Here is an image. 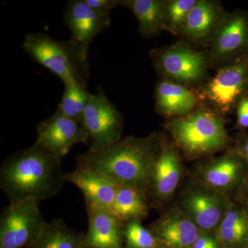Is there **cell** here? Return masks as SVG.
<instances>
[{
  "instance_id": "obj_14",
  "label": "cell",
  "mask_w": 248,
  "mask_h": 248,
  "mask_svg": "<svg viewBox=\"0 0 248 248\" xmlns=\"http://www.w3.org/2000/svg\"><path fill=\"white\" fill-rule=\"evenodd\" d=\"M246 81V69L241 63L219 70L207 85L208 98L223 110L231 107L243 92Z\"/></svg>"
},
{
  "instance_id": "obj_16",
  "label": "cell",
  "mask_w": 248,
  "mask_h": 248,
  "mask_svg": "<svg viewBox=\"0 0 248 248\" xmlns=\"http://www.w3.org/2000/svg\"><path fill=\"white\" fill-rule=\"evenodd\" d=\"M181 172L180 159L176 152L170 148L161 150L147 193L150 192L157 202L169 200L179 184Z\"/></svg>"
},
{
  "instance_id": "obj_21",
  "label": "cell",
  "mask_w": 248,
  "mask_h": 248,
  "mask_svg": "<svg viewBox=\"0 0 248 248\" xmlns=\"http://www.w3.org/2000/svg\"><path fill=\"white\" fill-rule=\"evenodd\" d=\"M85 234L71 229L61 218L46 224L30 248H83Z\"/></svg>"
},
{
  "instance_id": "obj_33",
  "label": "cell",
  "mask_w": 248,
  "mask_h": 248,
  "mask_svg": "<svg viewBox=\"0 0 248 248\" xmlns=\"http://www.w3.org/2000/svg\"><path fill=\"white\" fill-rule=\"evenodd\" d=\"M151 248H161L160 247V245H157V246H154V247H153Z\"/></svg>"
},
{
  "instance_id": "obj_11",
  "label": "cell",
  "mask_w": 248,
  "mask_h": 248,
  "mask_svg": "<svg viewBox=\"0 0 248 248\" xmlns=\"http://www.w3.org/2000/svg\"><path fill=\"white\" fill-rule=\"evenodd\" d=\"M63 179L81 190L85 202L109 210L121 186L102 172L78 167L73 172L63 173Z\"/></svg>"
},
{
  "instance_id": "obj_28",
  "label": "cell",
  "mask_w": 248,
  "mask_h": 248,
  "mask_svg": "<svg viewBox=\"0 0 248 248\" xmlns=\"http://www.w3.org/2000/svg\"><path fill=\"white\" fill-rule=\"evenodd\" d=\"M238 124L242 128L248 127V99H244L240 104L238 109Z\"/></svg>"
},
{
  "instance_id": "obj_1",
  "label": "cell",
  "mask_w": 248,
  "mask_h": 248,
  "mask_svg": "<svg viewBox=\"0 0 248 248\" xmlns=\"http://www.w3.org/2000/svg\"><path fill=\"white\" fill-rule=\"evenodd\" d=\"M160 151L155 135L127 137L100 151L78 155L77 167L102 172L119 185L135 187L146 195Z\"/></svg>"
},
{
  "instance_id": "obj_2",
  "label": "cell",
  "mask_w": 248,
  "mask_h": 248,
  "mask_svg": "<svg viewBox=\"0 0 248 248\" xmlns=\"http://www.w3.org/2000/svg\"><path fill=\"white\" fill-rule=\"evenodd\" d=\"M62 161L34 143L4 160L0 168V187L10 202H41L55 197L65 181Z\"/></svg>"
},
{
  "instance_id": "obj_3",
  "label": "cell",
  "mask_w": 248,
  "mask_h": 248,
  "mask_svg": "<svg viewBox=\"0 0 248 248\" xmlns=\"http://www.w3.org/2000/svg\"><path fill=\"white\" fill-rule=\"evenodd\" d=\"M23 48L34 61L59 77L64 83L86 88L90 77L89 48L70 39L59 41L44 32L29 33Z\"/></svg>"
},
{
  "instance_id": "obj_8",
  "label": "cell",
  "mask_w": 248,
  "mask_h": 248,
  "mask_svg": "<svg viewBox=\"0 0 248 248\" xmlns=\"http://www.w3.org/2000/svg\"><path fill=\"white\" fill-rule=\"evenodd\" d=\"M89 228L83 248H124V223L107 209L85 202Z\"/></svg>"
},
{
  "instance_id": "obj_32",
  "label": "cell",
  "mask_w": 248,
  "mask_h": 248,
  "mask_svg": "<svg viewBox=\"0 0 248 248\" xmlns=\"http://www.w3.org/2000/svg\"><path fill=\"white\" fill-rule=\"evenodd\" d=\"M246 187H247V190L248 191V177L247 178V181H246Z\"/></svg>"
},
{
  "instance_id": "obj_5",
  "label": "cell",
  "mask_w": 248,
  "mask_h": 248,
  "mask_svg": "<svg viewBox=\"0 0 248 248\" xmlns=\"http://www.w3.org/2000/svg\"><path fill=\"white\" fill-rule=\"evenodd\" d=\"M46 223L36 201L10 202L0 217V248H30Z\"/></svg>"
},
{
  "instance_id": "obj_30",
  "label": "cell",
  "mask_w": 248,
  "mask_h": 248,
  "mask_svg": "<svg viewBox=\"0 0 248 248\" xmlns=\"http://www.w3.org/2000/svg\"><path fill=\"white\" fill-rule=\"evenodd\" d=\"M241 158H244V159L248 160V140L246 143L243 145V146L241 147Z\"/></svg>"
},
{
  "instance_id": "obj_31",
  "label": "cell",
  "mask_w": 248,
  "mask_h": 248,
  "mask_svg": "<svg viewBox=\"0 0 248 248\" xmlns=\"http://www.w3.org/2000/svg\"><path fill=\"white\" fill-rule=\"evenodd\" d=\"M246 211L247 212L248 215V200L247 201V202H246Z\"/></svg>"
},
{
  "instance_id": "obj_20",
  "label": "cell",
  "mask_w": 248,
  "mask_h": 248,
  "mask_svg": "<svg viewBox=\"0 0 248 248\" xmlns=\"http://www.w3.org/2000/svg\"><path fill=\"white\" fill-rule=\"evenodd\" d=\"M110 211L124 223L141 221L148 213L146 194L135 187L121 186Z\"/></svg>"
},
{
  "instance_id": "obj_6",
  "label": "cell",
  "mask_w": 248,
  "mask_h": 248,
  "mask_svg": "<svg viewBox=\"0 0 248 248\" xmlns=\"http://www.w3.org/2000/svg\"><path fill=\"white\" fill-rule=\"evenodd\" d=\"M79 123L92 142L90 151H100L122 139L123 119L102 91L91 94Z\"/></svg>"
},
{
  "instance_id": "obj_7",
  "label": "cell",
  "mask_w": 248,
  "mask_h": 248,
  "mask_svg": "<svg viewBox=\"0 0 248 248\" xmlns=\"http://www.w3.org/2000/svg\"><path fill=\"white\" fill-rule=\"evenodd\" d=\"M37 135L35 144L61 161L73 146L87 144L90 140L89 134L79 122L58 110L37 124Z\"/></svg>"
},
{
  "instance_id": "obj_19",
  "label": "cell",
  "mask_w": 248,
  "mask_h": 248,
  "mask_svg": "<svg viewBox=\"0 0 248 248\" xmlns=\"http://www.w3.org/2000/svg\"><path fill=\"white\" fill-rule=\"evenodd\" d=\"M222 244L231 248H248V215L246 210L233 207L226 210L217 230Z\"/></svg>"
},
{
  "instance_id": "obj_24",
  "label": "cell",
  "mask_w": 248,
  "mask_h": 248,
  "mask_svg": "<svg viewBox=\"0 0 248 248\" xmlns=\"http://www.w3.org/2000/svg\"><path fill=\"white\" fill-rule=\"evenodd\" d=\"M63 95L58 110L63 115L80 122L91 93L86 87L74 82L64 83Z\"/></svg>"
},
{
  "instance_id": "obj_22",
  "label": "cell",
  "mask_w": 248,
  "mask_h": 248,
  "mask_svg": "<svg viewBox=\"0 0 248 248\" xmlns=\"http://www.w3.org/2000/svg\"><path fill=\"white\" fill-rule=\"evenodd\" d=\"M219 18L218 7L208 1H197L184 24V33L193 40H202L211 33Z\"/></svg>"
},
{
  "instance_id": "obj_9",
  "label": "cell",
  "mask_w": 248,
  "mask_h": 248,
  "mask_svg": "<svg viewBox=\"0 0 248 248\" xmlns=\"http://www.w3.org/2000/svg\"><path fill=\"white\" fill-rule=\"evenodd\" d=\"M158 69L181 82L200 79L205 70L203 54L184 46H174L154 53Z\"/></svg>"
},
{
  "instance_id": "obj_27",
  "label": "cell",
  "mask_w": 248,
  "mask_h": 248,
  "mask_svg": "<svg viewBox=\"0 0 248 248\" xmlns=\"http://www.w3.org/2000/svg\"><path fill=\"white\" fill-rule=\"evenodd\" d=\"M86 4L91 6L98 14L105 17H110V13L117 6H121L118 0H84Z\"/></svg>"
},
{
  "instance_id": "obj_15",
  "label": "cell",
  "mask_w": 248,
  "mask_h": 248,
  "mask_svg": "<svg viewBox=\"0 0 248 248\" xmlns=\"http://www.w3.org/2000/svg\"><path fill=\"white\" fill-rule=\"evenodd\" d=\"M223 201L216 193L205 190L187 192L183 201L186 215L200 229L211 231L223 218Z\"/></svg>"
},
{
  "instance_id": "obj_10",
  "label": "cell",
  "mask_w": 248,
  "mask_h": 248,
  "mask_svg": "<svg viewBox=\"0 0 248 248\" xmlns=\"http://www.w3.org/2000/svg\"><path fill=\"white\" fill-rule=\"evenodd\" d=\"M63 22L69 29L71 40L89 48L99 34L110 25V17L98 14L84 0L68 1L63 13Z\"/></svg>"
},
{
  "instance_id": "obj_13",
  "label": "cell",
  "mask_w": 248,
  "mask_h": 248,
  "mask_svg": "<svg viewBox=\"0 0 248 248\" xmlns=\"http://www.w3.org/2000/svg\"><path fill=\"white\" fill-rule=\"evenodd\" d=\"M245 171L246 166L241 156L227 155L205 165L201 170L200 178L207 188L226 192L241 184Z\"/></svg>"
},
{
  "instance_id": "obj_23",
  "label": "cell",
  "mask_w": 248,
  "mask_h": 248,
  "mask_svg": "<svg viewBox=\"0 0 248 248\" xmlns=\"http://www.w3.org/2000/svg\"><path fill=\"white\" fill-rule=\"evenodd\" d=\"M247 24L242 17H234L225 20L218 28L214 40V53L226 56L241 48L247 37Z\"/></svg>"
},
{
  "instance_id": "obj_4",
  "label": "cell",
  "mask_w": 248,
  "mask_h": 248,
  "mask_svg": "<svg viewBox=\"0 0 248 248\" xmlns=\"http://www.w3.org/2000/svg\"><path fill=\"white\" fill-rule=\"evenodd\" d=\"M168 127L177 146L190 155L218 151L226 144L228 138L223 121L208 110L176 117Z\"/></svg>"
},
{
  "instance_id": "obj_25",
  "label": "cell",
  "mask_w": 248,
  "mask_h": 248,
  "mask_svg": "<svg viewBox=\"0 0 248 248\" xmlns=\"http://www.w3.org/2000/svg\"><path fill=\"white\" fill-rule=\"evenodd\" d=\"M197 1L195 0H173L166 3L164 28L173 33L183 31L187 16Z\"/></svg>"
},
{
  "instance_id": "obj_26",
  "label": "cell",
  "mask_w": 248,
  "mask_h": 248,
  "mask_svg": "<svg viewBox=\"0 0 248 248\" xmlns=\"http://www.w3.org/2000/svg\"><path fill=\"white\" fill-rule=\"evenodd\" d=\"M123 235L126 248H151L159 245L153 233L138 220L124 223Z\"/></svg>"
},
{
  "instance_id": "obj_18",
  "label": "cell",
  "mask_w": 248,
  "mask_h": 248,
  "mask_svg": "<svg viewBox=\"0 0 248 248\" xmlns=\"http://www.w3.org/2000/svg\"><path fill=\"white\" fill-rule=\"evenodd\" d=\"M121 5L130 9L138 19L140 33L146 37L157 35L164 28L166 2L160 0H126Z\"/></svg>"
},
{
  "instance_id": "obj_29",
  "label": "cell",
  "mask_w": 248,
  "mask_h": 248,
  "mask_svg": "<svg viewBox=\"0 0 248 248\" xmlns=\"http://www.w3.org/2000/svg\"><path fill=\"white\" fill-rule=\"evenodd\" d=\"M192 248H218V244L212 236L200 234Z\"/></svg>"
},
{
  "instance_id": "obj_17",
  "label": "cell",
  "mask_w": 248,
  "mask_h": 248,
  "mask_svg": "<svg viewBox=\"0 0 248 248\" xmlns=\"http://www.w3.org/2000/svg\"><path fill=\"white\" fill-rule=\"evenodd\" d=\"M157 110L165 115L181 117L190 114L197 103L194 93L182 85L162 81L156 86Z\"/></svg>"
},
{
  "instance_id": "obj_12",
  "label": "cell",
  "mask_w": 248,
  "mask_h": 248,
  "mask_svg": "<svg viewBox=\"0 0 248 248\" xmlns=\"http://www.w3.org/2000/svg\"><path fill=\"white\" fill-rule=\"evenodd\" d=\"M151 231L159 244L168 248H190L200 236L199 228L179 211L164 215L152 224Z\"/></svg>"
}]
</instances>
